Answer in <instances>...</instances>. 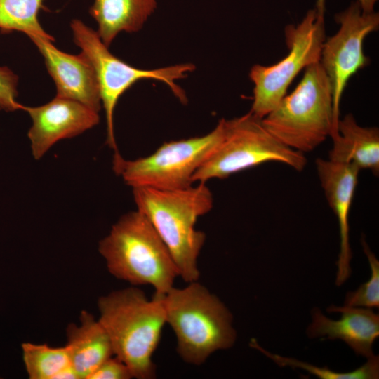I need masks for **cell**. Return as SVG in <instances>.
<instances>
[{
	"mask_svg": "<svg viewBox=\"0 0 379 379\" xmlns=\"http://www.w3.org/2000/svg\"><path fill=\"white\" fill-rule=\"evenodd\" d=\"M137 210L149 221L170 252L179 276L187 283L198 281L197 259L206 234L196 230L197 219L213 206L206 183L176 190L135 187Z\"/></svg>",
	"mask_w": 379,
	"mask_h": 379,
	"instance_id": "1",
	"label": "cell"
},
{
	"mask_svg": "<svg viewBox=\"0 0 379 379\" xmlns=\"http://www.w3.org/2000/svg\"><path fill=\"white\" fill-rule=\"evenodd\" d=\"M98 321L106 331L113 353L131 370L133 378L156 376L152 360L166 324L163 295L151 300L131 286L112 291L98 299Z\"/></svg>",
	"mask_w": 379,
	"mask_h": 379,
	"instance_id": "2",
	"label": "cell"
},
{
	"mask_svg": "<svg viewBox=\"0 0 379 379\" xmlns=\"http://www.w3.org/2000/svg\"><path fill=\"white\" fill-rule=\"evenodd\" d=\"M166 323L175 333L177 352L199 366L220 350L231 348L237 332L225 305L198 281L183 288L174 286L163 295Z\"/></svg>",
	"mask_w": 379,
	"mask_h": 379,
	"instance_id": "3",
	"label": "cell"
},
{
	"mask_svg": "<svg viewBox=\"0 0 379 379\" xmlns=\"http://www.w3.org/2000/svg\"><path fill=\"white\" fill-rule=\"evenodd\" d=\"M108 271L133 286L150 285L164 295L179 276L167 247L138 210L122 215L98 245Z\"/></svg>",
	"mask_w": 379,
	"mask_h": 379,
	"instance_id": "4",
	"label": "cell"
},
{
	"mask_svg": "<svg viewBox=\"0 0 379 379\" xmlns=\"http://www.w3.org/2000/svg\"><path fill=\"white\" fill-rule=\"evenodd\" d=\"M262 122L280 142L302 153L314 150L336 133L332 91L319 62L305 69L293 92Z\"/></svg>",
	"mask_w": 379,
	"mask_h": 379,
	"instance_id": "5",
	"label": "cell"
},
{
	"mask_svg": "<svg viewBox=\"0 0 379 379\" xmlns=\"http://www.w3.org/2000/svg\"><path fill=\"white\" fill-rule=\"evenodd\" d=\"M267 162L284 164L297 171L305 167L304 153L283 144L251 112L230 120L224 119L223 137L192 178L193 183L225 179L240 171Z\"/></svg>",
	"mask_w": 379,
	"mask_h": 379,
	"instance_id": "6",
	"label": "cell"
},
{
	"mask_svg": "<svg viewBox=\"0 0 379 379\" xmlns=\"http://www.w3.org/2000/svg\"><path fill=\"white\" fill-rule=\"evenodd\" d=\"M70 27L74 43L94 69L105 112L106 142L114 153L119 152L114 131V109L120 97L135 83L145 79L158 80L168 85L182 103L187 102L185 91L175 81L192 72L195 69L193 64L175 65L150 70L138 69L112 55L97 32L81 20H73Z\"/></svg>",
	"mask_w": 379,
	"mask_h": 379,
	"instance_id": "7",
	"label": "cell"
},
{
	"mask_svg": "<svg viewBox=\"0 0 379 379\" xmlns=\"http://www.w3.org/2000/svg\"><path fill=\"white\" fill-rule=\"evenodd\" d=\"M223 134L222 119L210 133L164 142L147 157L127 160L119 152L114 153L112 168L132 188H185L193 185L194 174L216 149Z\"/></svg>",
	"mask_w": 379,
	"mask_h": 379,
	"instance_id": "8",
	"label": "cell"
},
{
	"mask_svg": "<svg viewBox=\"0 0 379 379\" xmlns=\"http://www.w3.org/2000/svg\"><path fill=\"white\" fill-rule=\"evenodd\" d=\"M285 39L286 57L272 65H255L249 72L254 84L250 112L260 119L277 107L302 70L319 62L326 39L324 15L316 8L309 10L297 25L286 27Z\"/></svg>",
	"mask_w": 379,
	"mask_h": 379,
	"instance_id": "9",
	"label": "cell"
},
{
	"mask_svg": "<svg viewBox=\"0 0 379 379\" xmlns=\"http://www.w3.org/2000/svg\"><path fill=\"white\" fill-rule=\"evenodd\" d=\"M335 20L339 29L325 39L319 62L331 86L337 126L340 100L347 83L357 71L370 63V59L364 54L363 43L370 33L378 29L379 14L362 11L357 1L335 14Z\"/></svg>",
	"mask_w": 379,
	"mask_h": 379,
	"instance_id": "10",
	"label": "cell"
},
{
	"mask_svg": "<svg viewBox=\"0 0 379 379\" xmlns=\"http://www.w3.org/2000/svg\"><path fill=\"white\" fill-rule=\"evenodd\" d=\"M32 120L28 132L32 156L40 159L57 142L75 137L100 121L99 112L71 99L55 96L38 107L24 106Z\"/></svg>",
	"mask_w": 379,
	"mask_h": 379,
	"instance_id": "11",
	"label": "cell"
},
{
	"mask_svg": "<svg viewBox=\"0 0 379 379\" xmlns=\"http://www.w3.org/2000/svg\"><path fill=\"white\" fill-rule=\"evenodd\" d=\"M44 58L57 88V96L76 100L99 112L101 99L98 79L89 60L81 53L72 55L58 49L52 40L29 36Z\"/></svg>",
	"mask_w": 379,
	"mask_h": 379,
	"instance_id": "12",
	"label": "cell"
},
{
	"mask_svg": "<svg viewBox=\"0 0 379 379\" xmlns=\"http://www.w3.org/2000/svg\"><path fill=\"white\" fill-rule=\"evenodd\" d=\"M315 163L321 186L338 222L340 242L335 284L340 286L351 274L349 215L360 170L330 159L319 158Z\"/></svg>",
	"mask_w": 379,
	"mask_h": 379,
	"instance_id": "13",
	"label": "cell"
},
{
	"mask_svg": "<svg viewBox=\"0 0 379 379\" xmlns=\"http://www.w3.org/2000/svg\"><path fill=\"white\" fill-rule=\"evenodd\" d=\"M328 312H340L338 320L326 317L318 308L312 310V323L307 329L310 338L340 339L357 355L366 359L375 356L373 345L379 336V315L371 308L357 307H328Z\"/></svg>",
	"mask_w": 379,
	"mask_h": 379,
	"instance_id": "14",
	"label": "cell"
},
{
	"mask_svg": "<svg viewBox=\"0 0 379 379\" xmlns=\"http://www.w3.org/2000/svg\"><path fill=\"white\" fill-rule=\"evenodd\" d=\"M66 333L70 362L79 379H88L102 362L114 355L106 331L87 311L81 312L79 324L68 325Z\"/></svg>",
	"mask_w": 379,
	"mask_h": 379,
	"instance_id": "15",
	"label": "cell"
},
{
	"mask_svg": "<svg viewBox=\"0 0 379 379\" xmlns=\"http://www.w3.org/2000/svg\"><path fill=\"white\" fill-rule=\"evenodd\" d=\"M331 138L333 143L328 159L350 164L378 175V128L361 126L352 114H347L338 120L336 133Z\"/></svg>",
	"mask_w": 379,
	"mask_h": 379,
	"instance_id": "16",
	"label": "cell"
},
{
	"mask_svg": "<svg viewBox=\"0 0 379 379\" xmlns=\"http://www.w3.org/2000/svg\"><path fill=\"white\" fill-rule=\"evenodd\" d=\"M157 6V0H94L90 14L98 23V36L108 47L119 32L139 31Z\"/></svg>",
	"mask_w": 379,
	"mask_h": 379,
	"instance_id": "17",
	"label": "cell"
},
{
	"mask_svg": "<svg viewBox=\"0 0 379 379\" xmlns=\"http://www.w3.org/2000/svg\"><path fill=\"white\" fill-rule=\"evenodd\" d=\"M22 359L30 379H58L72 366L67 346L53 347L47 344L23 343Z\"/></svg>",
	"mask_w": 379,
	"mask_h": 379,
	"instance_id": "18",
	"label": "cell"
},
{
	"mask_svg": "<svg viewBox=\"0 0 379 379\" xmlns=\"http://www.w3.org/2000/svg\"><path fill=\"white\" fill-rule=\"evenodd\" d=\"M44 0H0V31L21 32L54 41L42 28L38 18Z\"/></svg>",
	"mask_w": 379,
	"mask_h": 379,
	"instance_id": "19",
	"label": "cell"
},
{
	"mask_svg": "<svg viewBox=\"0 0 379 379\" xmlns=\"http://www.w3.org/2000/svg\"><path fill=\"white\" fill-rule=\"evenodd\" d=\"M249 345L252 348L258 350L281 367L290 366L293 368H302L321 379H378L379 378L378 356L375 355L367 359V361L364 364L352 371L339 373L332 371L326 366L321 368L293 358L273 354L262 347L254 338L251 340Z\"/></svg>",
	"mask_w": 379,
	"mask_h": 379,
	"instance_id": "20",
	"label": "cell"
},
{
	"mask_svg": "<svg viewBox=\"0 0 379 379\" xmlns=\"http://www.w3.org/2000/svg\"><path fill=\"white\" fill-rule=\"evenodd\" d=\"M361 243L369 262L371 276L354 291L347 293L344 306L379 307V261L366 243L365 237L361 236Z\"/></svg>",
	"mask_w": 379,
	"mask_h": 379,
	"instance_id": "21",
	"label": "cell"
},
{
	"mask_svg": "<svg viewBox=\"0 0 379 379\" xmlns=\"http://www.w3.org/2000/svg\"><path fill=\"white\" fill-rule=\"evenodd\" d=\"M18 77L7 67H0V109L15 111L24 105L16 100Z\"/></svg>",
	"mask_w": 379,
	"mask_h": 379,
	"instance_id": "22",
	"label": "cell"
},
{
	"mask_svg": "<svg viewBox=\"0 0 379 379\" xmlns=\"http://www.w3.org/2000/svg\"><path fill=\"white\" fill-rule=\"evenodd\" d=\"M133 378L131 370L117 357H109L102 362L88 379H129Z\"/></svg>",
	"mask_w": 379,
	"mask_h": 379,
	"instance_id": "23",
	"label": "cell"
},
{
	"mask_svg": "<svg viewBox=\"0 0 379 379\" xmlns=\"http://www.w3.org/2000/svg\"><path fill=\"white\" fill-rule=\"evenodd\" d=\"M362 11L369 13L374 11V7L378 0H357Z\"/></svg>",
	"mask_w": 379,
	"mask_h": 379,
	"instance_id": "24",
	"label": "cell"
},
{
	"mask_svg": "<svg viewBox=\"0 0 379 379\" xmlns=\"http://www.w3.org/2000/svg\"><path fill=\"white\" fill-rule=\"evenodd\" d=\"M316 8L319 11V13L324 15L325 0H317Z\"/></svg>",
	"mask_w": 379,
	"mask_h": 379,
	"instance_id": "25",
	"label": "cell"
}]
</instances>
